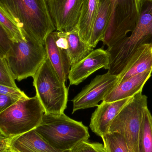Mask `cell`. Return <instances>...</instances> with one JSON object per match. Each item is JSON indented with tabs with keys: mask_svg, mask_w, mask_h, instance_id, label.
<instances>
[{
	"mask_svg": "<svg viewBox=\"0 0 152 152\" xmlns=\"http://www.w3.org/2000/svg\"><path fill=\"white\" fill-rule=\"evenodd\" d=\"M0 8L24 35L44 45L47 36L56 30L45 0H0Z\"/></svg>",
	"mask_w": 152,
	"mask_h": 152,
	"instance_id": "obj_1",
	"label": "cell"
},
{
	"mask_svg": "<svg viewBox=\"0 0 152 152\" xmlns=\"http://www.w3.org/2000/svg\"><path fill=\"white\" fill-rule=\"evenodd\" d=\"M152 45V0H139L138 22L130 36L107 48L110 57L108 73L119 75L141 45Z\"/></svg>",
	"mask_w": 152,
	"mask_h": 152,
	"instance_id": "obj_2",
	"label": "cell"
},
{
	"mask_svg": "<svg viewBox=\"0 0 152 152\" xmlns=\"http://www.w3.org/2000/svg\"><path fill=\"white\" fill-rule=\"evenodd\" d=\"M35 129L49 144L61 151H71L90 136L87 127L64 113H44L41 123Z\"/></svg>",
	"mask_w": 152,
	"mask_h": 152,
	"instance_id": "obj_3",
	"label": "cell"
},
{
	"mask_svg": "<svg viewBox=\"0 0 152 152\" xmlns=\"http://www.w3.org/2000/svg\"><path fill=\"white\" fill-rule=\"evenodd\" d=\"M44 110L36 96L18 100L0 113V133L11 139L36 128Z\"/></svg>",
	"mask_w": 152,
	"mask_h": 152,
	"instance_id": "obj_4",
	"label": "cell"
},
{
	"mask_svg": "<svg viewBox=\"0 0 152 152\" xmlns=\"http://www.w3.org/2000/svg\"><path fill=\"white\" fill-rule=\"evenodd\" d=\"M33 86L45 113L60 114L67 108L68 88L60 78L48 58L33 77Z\"/></svg>",
	"mask_w": 152,
	"mask_h": 152,
	"instance_id": "obj_5",
	"label": "cell"
},
{
	"mask_svg": "<svg viewBox=\"0 0 152 152\" xmlns=\"http://www.w3.org/2000/svg\"><path fill=\"white\" fill-rule=\"evenodd\" d=\"M25 36L23 41H12L4 57L13 78L18 81L33 77L47 58L43 45L34 38Z\"/></svg>",
	"mask_w": 152,
	"mask_h": 152,
	"instance_id": "obj_6",
	"label": "cell"
},
{
	"mask_svg": "<svg viewBox=\"0 0 152 152\" xmlns=\"http://www.w3.org/2000/svg\"><path fill=\"white\" fill-rule=\"evenodd\" d=\"M147 97L138 93L131 97L112 122L109 132L121 134L126 140L129 152H138L139 135Z\"/></svg>",
	"mask_w": 152,
	"mask_h": 152,
	"instance_id": "obj_7",
	"label": "cell"
},
{
	"mask_svg": "<svg viewBox=\"0 0 152 152\" xmlns=\"http://www.w3.org/2000/svg\"><path fill=\"white\" fill-rule=\"evenodd\" d=\"M111 20L102 42L107 47L114 45L132 33L139 18V0H111Z\"/></svg>",
	"mask_w": 152,
	"mask_h": 152,
	"instance_id": "obj_8",
	"label": "cell"
},
{
	"mask_svg": "<svg viewBox=\"0 0 152 152\" xmlns=\"http://www.w3.org/2000/svg\"><path fill=\"white\" fill-rule=\"evenodd\" d=\"M118 77L107 72L93 79L72 100L73 113L79 110L97 107L107 94L117 85Z\"/></svg>",
	"mask_w": 152,
	"mask_h": 152,
	"instance_id": "obj_9",
	"label": "cell"
},
{
	"mask_svg": "<svg viewBox=\"0 0 152 152\" xmlns=\"http://www.w3.org/2000/svg\"><path fill=\"white\" fill-rule=\"evenodd\" d=\"M56 30L70 32L77 30L84 0H45Z\"/></svg>",
	"mask_w": 152,
	"mask_h": 152,
	"instance_id": "obj_10",
	"label": "cell"
},
{
	"mask_svg": "<svg viewBox=\"0 0 152 152\" xmlns=\"http://www.w3.org/2000/svg\"><path fill=\"white\" fill-rule=\"evenodd\" d=\"M109 65L110 57L106 50L103 48L93 50L85 58L71 67L68 76L70 85H79L101 69L108 70Z\"/></svg>",
	"mask_w": 152,
	"mask_h": 152,
	"instance_id": "obj_11",
	"label": "cell"
},
{
	"mask_svg": "<svg viewBox=\"0 0 152 152\" xmlns=\"http://www.w3.org/2000/svg\"><path fill=\"white\" fill-rule=\"evenodd\" d=\"M131 98L112 102L102 101L91 116L89 127L92 131L101 137L108 133L113 121Z\"/></svg>",
	"mask_w": 152,
	"mask_h": 152,
	"instance_id": "obj_12",
	"label": "cell"
},
{
	"mask_svg": "<svg viewBox=\"0 0 152 152\" xmlns=\"http://www.w3.org/2000/svg\"><path fill=\"white\" fill-rule=\"evenodd\" d=\"M152 73V71L148 70L118 83L103 101L114 102L132 97L138 93H142L144 86L151 77Z\"/></svg>",
	"mask_w": 152,
	"mask_h": 152,
	"instance_id": "obj_13",
	"label": "cell"
},
{
	"mask_svg": "<svg viewBox=\"0 0 152 152\" xmlns=\"http://www.w3.org/2000/svg\"><path fill=\"white\" fill-rule=\"evenodd\" d=\"M44 46L47 58L61 80L66 83L71 69L70 59L66 50L57 45L54 31L45 38Z\"/></svg>",
	"mask_w": 152,
	"mask_h": 152,
	"instance_id": "obj_14",
	"label": "cell"
},
{
	"mask_svg": "<svg viewBox=\"0 0 152 152\" xmlns=\"http://www.w3.org/2000/svg\"><path fill=\"white\" fill-rule=\"evenodd\" d=\"M10 148L15 152H71L53 147L43 139L35 129L10 139Z\"/></svg>",
	"mask_w": 152,
	"mask_h": 152,
	"instance_id": "obj_15",
	"label": "cell"
},
{
	"mask_svg": "<svg viewBox=\"0 0 152 152\" xmlns=\"http://www.w3.org/2000/svg\"><path fill=\"white\" fill-rule=\"evenodd\" d=\"M148 70L152 71V45H141L135 51L122 73L118 76L117 84L132 76Z\"/></svg>",
	"mask_w": 152,
	"mask_h": 152,
	"instance_id": "obj_16",
	"label": "cell"
},
{
	"mask_svg": "<svg viewBox=\"0 0 152 152\" xmlns=\"http://www.w3.org/2000/svg\"><path fill=\"white\" fill-rule=\"evenodd\" d=\"M113 8L111 0H99L97 15L88 44L94 49L102 41L111 20Z\"/></svg>",
	"mask_w": 152,
	"mask_h": 152,
	"instance_id": "obj_17",
	"label": "cell"
},
{
	"mask_svg": "<svg viewBox=\"0 0 152 152\" xmlns=\"http://www.w3.org/2000/svg\"><path fill=\"white\" fill-rule=\"evenodd\" d=\"M99 0H84L77 25L79 35L88 44L97 15Z\"/></svg>",
	"mask_w": 152,
	"mask_h": 152,
	"instance_id": "obj_18",
	"label": "cell"
},
{
	"mask_svg": "<svg viewBox=\"0 0 152 152\" xmlns=\"http://www.w3.org/2000/svg\"><path fill=\"white\" fill-rule=\"evenodd\" d=\"M66 41V50L70 59L71 67L85 58L94 49L82 41L78 30L70 32H61Z\"/></svg>",
	"mask_w": 152,
	"mask_h": 152,
	"instance_id": "obj_19",
	"label": "cell"
},
{
	"mask_svg": "<svg viewBox=\"0 0 152 152\" xmlns=\"http://www.w3.org/2000/svg\"><path fill=\"white\" fill-rule=\"evenodd\" d=\"M138 152H152V116L148 107L144 112Z\"/></svg>",
	"mask_w": 152,
	"mask_h": 152,
	"instance_id": "obj_20",
	"label": "cell"
},
{
	"mask_svg": "<svg viewBox=\"0 0 152 152\" xmlns=\"http://www.w3.org/2000/svg\"><path fill=\"white\" fill-rule=\"evenodd\" d=\"M102 138L106 152H129L126 142L120 133L108 132Z\"/></svg>",
	"mask_w": 152,
	"mask_h": 152,
	"instance_id": "obj_21",
	"label": "cell"
},
{
	"mask_svg": "<svg viewBox=\"0 0 152 152\" xmlns=\"http://www.w3.org/2000/svg\"><path fill=\"white\" fill-rule=\"evenodd\" d=\"M0 24L12 41L20 42L26 39V37L20 28L7 16L1 8Z\"/></svg>",
	"mask_w": 152,
	"mask_h": 152,
	"instance_id": "obj_22",
	"label": "cell"
},
{
	"mask_svg": "<svg viewBox=\"0 0 152 152\" xmlns=\"http://www.w3.org/2000/svg\"><path fill=\"white\" fill-rule=\"evenodd\" d=\"M0 85L18 88L4 57L0 56Z\"/></svg>",
	"mask_w": 152,
	"mask_h": 152,
	"instance_id": "obj_23",
	"label": "cell"
},
{
	"mask_svg": "<svg viewBox=\"0 0 152 152\" xmlns=\"http://www.w3.org/2000/svg\"><path fill=\"white\" fill-rule=\"evenodd\" d=\"M71 152H106L104 145L88 141L81 142L71 150Z\"/></svg>",
	"mask_w": 152,
	"mask_h": 152,
	"instance_id": "obj_24",
	"label": "cell"
},
{
	"mask_svg": "<svg viewBox=\"0 0 152 152\" xmlns=\"http://www.w3.org/2000/svg\"><path fill=\"white\" fill-rule=\"evenodd\" d=\"M0 94L11 96L18 99L28 97L26 94L18 88H14L1 85H0Z\"/></svg>",
	"mask_w": 152,
	"mask_h": 152,
	"instance_id": "obj_25",
	"label": "cell"
},
{
	"mask_svg": "<svg viewBox=\"0 0 152 152\" xmlns=\"http://www.w3.org/2000/svg\"><path fill=\"white\" fill-rule=\"evenodd\" d=\"M12 41L0 24V56L5 57L10 47Z\"/></svg>",
	"mask_w": 152,
	"mask_h": 152,
	"instance_id": "obj_26",
	"label": "cell"
},
{
	"mask_svg": "<svg viewBox=\"0 0 152 152\" xmlns=\"http://www.w3.org/2000/svg\"><path fill=\"white\" fill-rule=\"evenodd\" d=\"M19 99L0 94V113Z\"/></svg>",
	"mask_w": 152,
	"mask_h": 152,
	"instance_id": "obj_27",
	"label": "cell"
},
{
	"mask_svg": "<svg viewBox=\"0 0 152 152\" xmlns=\"http://www.w3.org/2000/svg\"><path fill=\"white\" fill-rule=\"evenodd\" d=\"M10 139L0 133V152H3L10 148Z\"/></svg>",
	"mask_w": 152,
	"mask_h": 152,
	"instance_id": "obj_28",
	"label": "cell"
},
{
	"mask_svg": "<svg viewBox=\"0 0 152 152\" xmlns=\"http://www.w3.org/2000/svg\"><path fill=\"white\" fill-rule=\"evenodd\" d=\"M3 152H15L14 151H13V150H12L10 148H9V149H7V150H5V151Z\"/></svg>",
	"mask_w": 152,
	"mask_h": 152,
	"instance_id": "obj_29",
	"label": "cell"
}]
</instances>
